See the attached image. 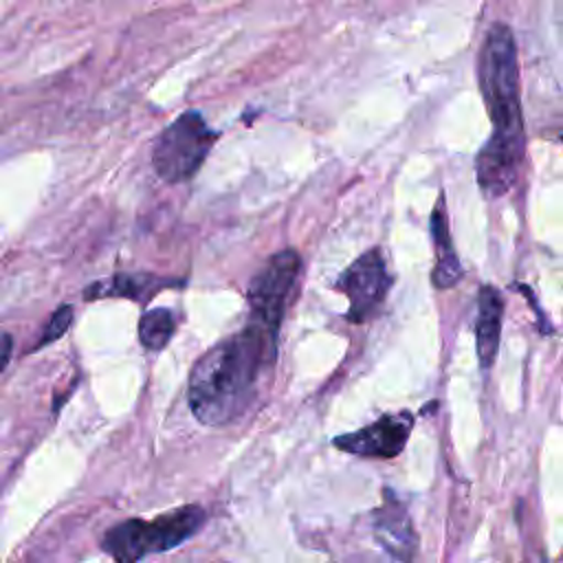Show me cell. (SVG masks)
I'll list each match as a JSON object with an SVG mask.
<instances>
[{"label": "cell", "instance_id": "obj_1", "mask_svg": "<svg viewBox=\"0 0 563 563\" xmlns=\"http://www.w3.org/2000/svg\"><path fill=\"white\" fill-rule=\"evenodd\" d=\"M477 77L493 134L477 152L475 174L479 189L488 198H499L515 185L526 154L517 46L512 31L501 22H495L484 37Z\"/></svg>", "mask_w": 563, "mask_h": 563}, {"label": "cell", "instance_id": "obj_2", "mask_svg": "<svg viewBox=\"0 0 563 563\" xmlns=\"http://www.w3.org/2000/svg\"><path fill=\"white\" fill-rule=\"evenodd\" d=\"M277 336L249 323L238 334L207 350L189 374L187 400L205 424L233 420L249 402L264 363L273 361Z\"/></svg>", "mask_w": 563, "mask_h": 563}, {"label": "cell", "instance_id": "obj_3", "mask_svg": "<svg viewBox=\"0 0 563 563\" xmlns=\"http://www.w3.org/2000/svg\"><path fill=\"white\" fill-rule=\"evenodd\" d=\"M205 523V510L200 506H180L154 521L128 519L117 523L103 534L101 548L114 559V563H136L139 559L176 548L189 539Z\"/></svg>", "mask_w": 563, "mask_h": 563}, {"label": "cell", "instance_id": "obj_4", "mask_svg": "<svg viewBox=\"0 0 563 563\" xmlns=\"http://www.w3.org/2000/svg\"><path fill=\"white\" fill-rule=\"evenodd\" d=\"M216 136L218 134L207 125L198 110L183 112L158 134L154 143V172L169 185L189 180L205 163Z\"/></svg>", "mask_w": 563, "mask_h": 563}, {"label": "cell", "instance_id": "obj_5", "mask_svg": "<svg viewBox=\"0 0 563 563\" xmlns=\"http://www.w3.org/2000/svg\"><path fill=\"white\" fill-rule=\"evenodd\" d=\"M301 268V257L295 249H284L268 257L260 273L251 279L246 299L251 306V323H257L273 336H277L279 323L286 312V303L292 295Z\"/></svg>", "mask_w": 563, "mask_h": 563}, {"label": "cell", "instance_id": "obj_6", "mask_svg": "<svg viewBox=\"0 0 563 563\" xmlns=\"http://www.w3.org/2000/svg\"><path fill=\"white\" fill-rule=\"evenodd\" d=\"M389 286L391 277L378 249H369L356 257L336 279V288L350 299L347 319L354 323L372 319L383 306Z\"/></svg>", "mask_w": 563, "mask_h": 563}, {"label": "cell", "instance_id": "obj_7", "mask_svg": "<svg viewBox=\"0 0 563 563\" xmlns=\"http://www.w3.org/2000/svg\"><path fill=\"white\" fill-rule=\"evenodd\" d=\"M411 427H413V416L409 411L389 413L354 433L334 438L332 444L336 449H341L345 453H354V455L394 457L405 449Z\"/></svg>", "mask_w": 563, "mask_h": 563}, {"label": "cell", "instance_id": "obj_8", "mask_svg": "<svg viewBox=\"0 0 563 563\" xmlns=\"http://www.w3.org/2000/svg\"><path fill=\"white\" fill-rule=\"evenodd\" d=\"M385 490V506L374 515V534L380 545L398 561L409 563L416 552V532L405 508Z\"/></svg>", "mask_w": 563, "mask_h": 563}, {"label": "cell", "instance_id": "obj_9", "mask_svg": "<svg viewBox=\"0 0 563 563\" xmlns=\"http://www.w3.org/2000/svg\"><path fill=\"white\" fill-rule=\"evenodd\" d=\"M504 317V299L495 286H482L477 295V321H475V345L482 369H488L499 350Z\"/></svg>", "mask_w": 563, "mask_h": 563}, {"label": "cell", "instance_id": "obj_10", "mask_svg": "<svg viewBox=\"0 0 563 563\" xmlns=\"http://www.w3.org/2000/svg\"><path fill=\"white\" fill-rule=\"evenodd\" d=\"M431 238H433V249H435V266L431 271V282L435 288L444 290V288L455 286L462 279V264H460L457 253L451 242L442 196L431 211Z\"/></svg>", "mask_w": 563, "mask_h": 563}, {"label": "cell", "instance_id": "obj_11", "mask_svg": "<svg viewBox=\"0 0 563 563\" xmlns=\"http://www.w3.org/2000/svg\"><path fill=\"white\" fill-rule=\"evenodd\" d=\"M163 284L174 286V279H161L147 273H117L110 282H99L90 288H86L84 297L95 299V297H128L134 301H145L150 299Z\"/></svg>", "mask_w": 563, "mask_h": 563}, {"label": "cell", "instance_id": "obj_12", "mask_svg": "<svg viewBox=\"0 0 563 563\" xmlns=\"http://www.w3.org/2000/svg\"><path fill=\"white\" fill-rule=\"evenodd\" d=\"M176 319L169 308H152L139 319V341L145 350L158 352L174 336Z\"/></svg>", "mask_w": 563, "mask_h": 563}, {"label": "cell", "instance_id": "obj_13", "mask_svg": "<svg viewBox=\"0 0 563 563\" xmlns=\"http://www.w3.org/2000/svg\"><path fill=\"white\" fill-rule=\"evenodd\" d=\"M70 323H73V306L62 303V306L53 312V317L48 319V323L44 325V332H42L40 341L35 343V347H44V345L57 341V339L68 330Z\"/></svg>", "mask_w": 563, "mask_h": 563}, {"label": "cell", "instance_id": "obj_14", "mask_svg": "<svg viewBox=\"0 0 563 563\" xmlns=\"http://www.w3.org/2000/svg\"><path fill=\"white\" fill-rule=\"evenodd\" d=\"M9 356H11V334H4L2 336V369L9 363Z\"/></svg>", "mask_w": 563, "mask_h": 563}]
</instances>
